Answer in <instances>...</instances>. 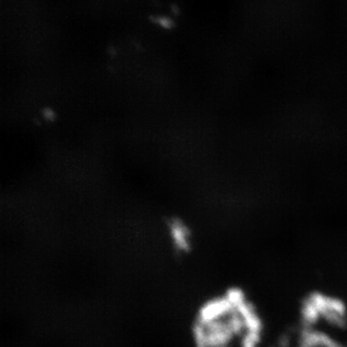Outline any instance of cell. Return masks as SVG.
Returning a JSON list of instances; mask_svg holds the SVG:
<instances>
[{
	"mask_svg": "<svg viewBox=\"0 0 347 347\" xmlns=\"http://www.w3.org/2000/svg\"><path fill=\"white\" fill-rule=\"evenodd\" d=\"M259 316L246 298L236 290L220 296L216 313L207 321H195V347H255L260 340Z\"/></svg>",
	"mask_w": 347,
	"mask_h": 347,
	"instance_id": "cell-1",
	"label": "cell"
},
{
	"mask_svg": "<svg viewBox=\"0 0 347 347\" xmlns=\"http://www.w3.org/2000/svg\"><path fill=\"white\" fill-rule=\"evenodd\" d=\"M172 232L174 242L177 250L180 252H187L190 248V243L186 231L179 225H175L174 226Z\"/></svg>",
	"mask_w": 347,
	"mask_h": 347,
	"instance_id": "cell-2",
	"label": "cell"
}]
</instances>
